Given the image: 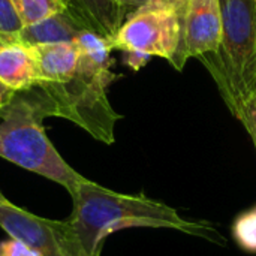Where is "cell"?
I'll return each mask as SVG.
<instances>
[{
    "label": "cell",
    "instance_id": "obj_14",
    "mask_svg": "<svg viewBox=\"0 0 256 256\" xmlns=\"http://www.w3.org/2000/svg\"><path fill=\"white\" fill-rule=\"evenodd\" d=\"M21 28H22V24L10 0H0V33L16 38Z\"/></svg>",
    "mask_w": 256,
    "mask_h": 256
},
{
    "label": "cell",
    "instance_id": "obj_21",
    "mask_svg": "<svg viewBox=\"0 0 256 256\" xmlns=\"http://www.w3.org/2000/svg\"><path fill=\"white\" fill-rule=\"evenodd\" d=\"M248 82H249V94H250V98H252L254 94H256V50L255 56H254V58H252V63H250Z\"/></svg>",
    "mask_w": 256,
    "mask_h": 256
},
{
    "label": "cell",
    "instance_id": "obj_23",
    "mask_svg": "<svg viewBox=\"0 0 256 256\" xmlns=\"http://www.w3.org/2000/svg\"><path fill=\"white\" fill-rule=\"evenodd\" d=\"M6 202H10V201H9V200H8V198L0 192V204H6Z\"/></svg>",
    "mask_w": 256,
    "mask_h": 256
},
{
    "label": "cell",
    "instance_id": "obj_6",
    "mask_svg": "<svg viewBox=\"0 0 256 256\" xmlns=\"http://www.w3.org/2000/svg\"><path fill=\"white\" fill-rule=\"evenodd\" d=\"M0 226L38 256H86L66 220L45 219L6 202L0 204Z\"/></svg>",
    "mask_w": 256,
    "mask_h": 256
},
{
    "label": "cell",
    "instance_id": "obj_24",
    "mask_svg": "<svg viewBox=\"0 0 256 256\" xmlns=\"http://www.w3.org/2000/svg\"><path fill=\"white\" fill-rule=\"evenodd\" d=\"M108 2H111V3H112V0H108Z\"/></svg>",
    "mask_w": 256,
    "mask_h": 256
},
{
    "label": "cell",
    "instance_id": "obj_20",
    "mask_svg": "<svg viewBox=\"0 0 256 256\" xmlns=\"http://www.w3.org/2000/svg\"><path fill=\"white\" fill-rule=\"evenodd\" d=\"M148 0H112V3L117 6V8H120V9H134V12L135 10H138L140 8H142L146 3H147Z\"/></svg>",
    "mask_w": 256,
    "mask_h": 256
},
{
    "label": "cell",
    "instance_id": "obj_16",
    "mask_svg": "<svg viewBox=\"0 0 256 256\" xmlns=\"http://www.w3.org/2000/svg\"><path fill=\"white\" fill-rule=\"evenodd\" d=\"M0 256H38L26 243L9 237V240L0 242Z\"/></svg>",
    "mask_w": 256,
    "mask_h": 256
},
{
    "label": "cell",
    "instance_id": "obj_25",
    "mask_svg": "<svg viewBox=\"0 0 256 256\" xmlns=\"http://www.w3.org/2000/svg\"><path fill=\"white\" fill-rule=\"evenodd\" d=\"M254 2H255V4H256V0H254Z\"/></svg>",
    "mask_w": 256,
    "mask_h": 256
},
{
    "label": "cell",
    "instance_id": "obj_12",
    "mask_svg": "<svg viewBox=\"0 0 256 256\" xmlns=\"http://www.w3.org/2000/svg\"><path fill=\"white\" fill-rule=\"evenodd\" d=\"M72 0H10L22 27L63 12Z\"/></svg>",
    "mask_w": 256,
    "mask_h": 256
},
{
    "label": "cell",
    "instance_id": "obj_1",
    "mask_svg": "<svg viewBox=\"0 0 256 256\" xmlns=\"http://www.w3.org/2000/svg\"><path fill=\"white\" fill-rule=\"evenodd\" d=\"M70 196L74 208L66 222L86 256H100L105 238L124 228L176 230L225 243L210 224L188 220L176 208L146 195L118 194L84 178Z\"/></svg>",
    "mask_w": 256,
    "mask_h": 256
},
{
    "label": "cell",
    "instance_id": "obj_3",
    "mask_svg": "<svg viewBox=\"0 0 256 256\" xmlns=\"http://www.w3.org/2000/svg\"><path fill=\"white\" fill-rule=\"evenodd\" d=\"M114 80L78 68L69 78L39 82L26 93L40 106L45 117L66 118L94 140L112 144L116 123L122 118L106 94V88Z\"/></svg>",
    "mask_w": 256,
    "mask_h": 256
},
{
    "label": "cell",
    "instance_id": "obj_11",
    "mask_svg": "<svg viewBox=\"0 0 256 256\" xmlns=\"http://www.w3.org/2000/svg\"><path fill=\"white\" fill-rule=\"evenodd\" d=\"M74 42L80 51L78 68L96 75L117 78V75L112 74L111 70V66L114 63V60L111 58V51H112L111 36L86 30L81 32Z\"/></svg>",
    "mask_w": 256,
    "mask_h": 256
},
{
    "label": "cell",
    "instance_id": "obj_19",
    "mask_svg": "<svg viewBox=\"0 0 256 256\" xmlns=\"http://www.w3.org/2000/svg\"><path fill=\"white\" fill-rule=\"evenodd\" d=\"M15 94H16V92L10 90L8 86H4V84L0 81V116H2V112L4 111V108L12 102V99L15 98Z\"/></svg>",
    "mask_w": 256,
    "mask_h": 256
},
{
    "label": "cell",
    "instance_id": "obj_9",
    "mask_svg": "<svg viewBox=\"0 0 256 256\" xmlns=\"http://www.w3.org/2000/svg\"><path fill=\"white\" fill-rule=\"evenodd\" d=\"M27 46L38 64V84L62 81L72 76L78 69L80 51L75 42L38 44Z\"/></svg>",
    "mask_w": 256,
    "mask_h": 256
},
{
    "label": "cell",
    "instance_id": "obj_10",
    "mask_svg": "<svg viewBox=\"0 0 256 256\" xmlns=\"http://www.w3.org/2000/svg\"><path fill=\"white\" fill-rule=\"evenodd\" d=\"M38 64L30 48L18 40L0 48V81L16 93L38 84Z\"/></svg>",
    "mask_w": 256,
    "mask_h": 256
},
{
    "label": "cell",
    "instance_id": "obj_8",
    "mask_svg": "<svg viewBox=\"0 0 256 256\" xmlns=\"http://www.w3.org/2000/svg\"><path fill=\"white\" fill-rule=\"evenodd\" d=\"M86 30L98 32L90 22L88 16L70 12L69 6L56 15H51L39 22L22 27L16 38L18 42L24 45L38 44H58V42H74L75 38ZM99 33V32H98Z\"/></svg>",
    "mask_w": 256,
    "mask_h": 256
},
{
    "label": "cell",
    "instance_id": "obj_15",
    "mask_svg": "<svg viewBox=\"0 0 256 256\" xmlns=\"http://www.w3.org/2000/svg\"><path fill=\"white\" fill-rule=\"evenodd\" d=\"M237 118L243 123L244 129L250 135V138L254 141V146H255L256 148V94H254L252 98H249L243 104Z\"/></svg>",
    "mask_w": 256,
    "mask_h": 256
},
{
    "label": "cell",
    "instance_id": "obj_2",
    "mask_svg": "<svg viewBox=\"0 0 256 256\" xmlns=\"http://www.w3.org/2000/svg\"><path fill=\"white\" fill-rule=\"evenodd\" d=\"M0 117V158L56 182L72 195L86 177L62 158L46 136L40 106L28 94L16 93Z\"/></svg>",
    "mask_w": 256,
    "mask_h": 256
},
{
    "label": "cell",
    "instance_id": "obj_18",
    "mask_svg": "<svg viewBox=\"0 0 256 256\" xmlns=\"http://www.w3.org/2000/svg\"><path fill=\"white\" fill-rule=\"evenodd\" d=\"M150 58L152 57L140 54V52H123V63L135 72L144 68L150 62Z\"/></svg>",
    "mask_w": 256,
    "mask_h": 256
},
{
    "label": "cell",
    "instance_id": "obj_7",
    "mask_svg": "<svg viewBox=\"0 0 256 256\" xmlns=\"http://www.w3.org/2000/svg\"><path fill=\"white\" fill-rule=\"evenodd\" d=\"M220 0H189L182 20L180 46L171 60L176 70H183L190 57L218 52L222 40Z\"/></svg>",
    "mask_w": 256,
    "mask_h": 256
},
{
    "label": "cell",
    "instance_id": "obj_22",
    "mask_svg": "<svg viewBox=\"0 0 256 256\" xmlns=\"http://www.w3.org/2000/svg\"><path fill=\"white\" fill-rule=\"evenodd\" d=\"M15 40H18L16 38H14V36H8V34H3V33H0V48H3L6 44H9V42H15Z\"/></svg>",
    "mask_w": 256,
    "mask_h": 256
},
{
    "label": "cell",
    "instance_id": "obj_4",
    "mask_svg": "<svg viewBox=\"0 0 256 256\" xmlns=\"http://www.w3.org/2000/svg\"><path fill=\"white\" fill-rule=\"evenodd\" d=\"M222 40L218 52L200 60L206 64L218 88L237 118L249 94V69L256 50V4L254 0H220Z\"/></svg>",
    "mask_w": 256,
    "mask_h": 256
},
{
    "label": "cell",
    "instance_id": "obj_13",
    "mask_svg": "<svg viewBox=\"0 0 256 256\" xmlns=\"http://www.w3.org/2000/svg\"><path fill=\"white\" fill-rule=\"evenodd\" d=\"M232 237L240 249L256 254V207L242 213L232 225Z\"/></svg>",
    "mask_w": 256,
    "mask_h": 256
},
{
    "label": "cell",
    "instance_id": "obj_17",
    "mask_svg": "<svg viewBox=\"0 0 256 256\" xmlns=\"http://www.w3.org/2000/svg\"><path fill=\"white\" fill-rule=\"evenodd\" d=\"M188 4H189V0H148L142 6V9H168V10H174L183 20Z\"/></svg>",
    "mask_w": 256,
    "mask_h": 256
},
{
    "label": "cell",
    "instance_id": "obj_5",
    "mask_svg": "<svg viewBox=\"0 0 256 256\" xmlns=\"http://www.w3.org/2000/svg\"><path fill=\"white\" fill-rule=\"evenodd\" d=\"M182 38V18L168 9H138L111 36L112 50L158 56L170 63Z\"/></svg>",
    "mask_w": 256,
    "mask_h": 256
}]
</instances>
